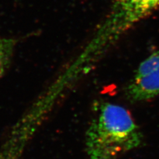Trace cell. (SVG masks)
Listing matches in <instances>:
<instances>
[{
    "mask_svg": "<svg viewBox=\"0 0 159 159\" xmlns=\"http://www.w3.org/2000/svg\"><path fill=\"white\" fill-rule=\"evenodd\" d=\"M85 139L89 159H116L140 145L143 135L127 109L106 102L99 106Z\"/></svg>",
    "mask_w": 159,
    "mask_h": 159,
    "instance_id": "1",
    "label": "cell"
},
{
    "mask_svg": "<svg viewBox=\"0 0 159 159\" xmlns=\"http://www.w3.org/2000/svg\"><path fill=\"white\" fill-rule=\"evenodd\" d=\"M159 9V0H113L106 17L84 47L99 59L129 30Z\"/></svg>",
    "mask_w": 159,
    "mask_h": 159,
    "instance_id": "2",
    "label": "cell"
},
{
    "mask_svg": "<svg viewBox=\"0 0 159 159\" xmlns=\"http://www.w3.org/2000/svg\"><path fill=\"white\" fill-rule=\"evenodd\" d=\"M125 92L133 102L148 101L159 95V49L140 63Z\"/></svg>",
    "mask_w": 159,
    "mask_h": 159,
    "instance_id": "3",
    "label": "cell"
},
{
    "mask_svg": "<svg viewBox=\"0 0 159 159\" xmlns=\"http://www.w3.org/2000/svg\"><path fill=\"white\" fill-rule=\"evenodd\" d=\"M39 124L29 115L23 117L5 144V147L0 152V159H19L24 146L26 145L25 142L29 141Z\"/></svg>",
    "mask_w": 159,
    "mask_h": 159,
    "instance_id": "4",
    "label": "cell"
},
{
    "mask_svg": "<svg viewBox=\"0 0 159 159\" xmlns=\"http://www.w3.org/2000/svg\"><path fill=\"white\" fill-rule=\"evenodd\" d=\"M14 44L12 39L0 38V77L8 65Z\"/></svg>",
    "mask_w": 159,
    "mask_h": 159,
    "instance_id": "5",
    "label": "cell"
}]
</instances>
